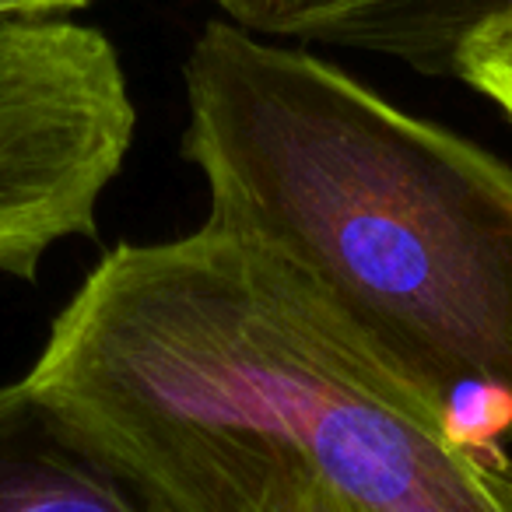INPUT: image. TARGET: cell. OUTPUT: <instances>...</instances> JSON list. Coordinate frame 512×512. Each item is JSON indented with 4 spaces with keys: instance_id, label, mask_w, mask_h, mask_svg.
Returning <instances> with one entry per match:
<instances>
[{
    "instance_id": "cell-1",
    "label": "cell",
    "mask_w": 512,
    "mask_h": 512,
    "mask_svg": "<svg viewBox=\"0 0 512 512\" xmlns=\"http://www.w3.org/2000/svg\"><path fill=\"white\" fill-rule=\"evenodd\" d=\"M22 379L158 512H512V453L456 439L292 264L211 221L109 249Z\"/></svg>"
},
{
    "instance_id": "cell-2",
    "label": "cell",
    "mask_w": 512,
    "mask_h": 512,
    "mask_svg": "<svg viewBox=\"0 0 512 512\" xmlns=\"http://www.w3.org/2000/svg\"><path fill=\"white\" fill-rule=\"evenodd\" d=\"M183 88L207 221L292 264L456 439L509 453L512 165L225 18Z\"/></svg>"
},
{
    "instance_id": "cell-3",
    "label": "cell",
    "mask_w": 512,
    "mask_h": 512,
    "mask_svg": "<svg viewBox=\"0 0 512 512\" xmlns=\"http://www.w3.org/2000/svg\"><path fill=\"white\" fill-rule=\"evenodd\" d=\"M134 127L106 32L71 18L0 25V278L36 281L50 249L95 235Z\"/></svg>"
},
{
    "instance_id": "cell-4",
    "label": "cell",
    "mask_w": 512,
    "mask_h": 512,
    "mask_svg": "<svg viewBox=\"0 0 512 512\" xmlns=\"http://www.w3.org/2000/svg\"><path fill=\"white\" fill-rule=\"evenodd\" d=\"M0 512H158L25 379L0 386Z\"/></svg>"
},
{
    "instance_id": "cell-5",
    "label": "cell",
    "mask_w": 512,
    "mask_h": 512,
    "mask_svg": "<svg viewBox=\"0 0 512 512\" xmlns=\"http://www.w3.org/2000/svg\"><path fill=\"white\" fill-rule=\"evenodd\" d=\"M512 22V0H372L320 36L323 46L365 50L453 78L456 50L474 32Z\"/></svg>"
},
{
    "instance_id": "cell-6",
    "label": "cell",
    "mask_w": 512,
    "mask_h": 512,
    "mask_svg": "<svg viewBox=\"0 0 512 512\" xmlns=\"http://www.w3.org/2000/svg\"><path fill=\"white\" fill-rule=\"evenodd\" d=\"M211 4L225 15V22L242 25L256 36L278 43H320L330 25L372 0H211Z\"/></svg>"
},
{
    "instance_id": "cell-7",
    "label": "cell",
    "mask_w": 512,
    "mask_h": 512,
    "mask_svg": "<svg viewBox=\"0 0 512 512\" xmlns=\"http://www.w3.org/2000/svg\"><path fill=\"white\" fill-rule=\"evenodd\" d=\"M453 78L470 85L474 92L488 95L512 120V22L474 32L456 50Z\"/></svg>"
},
{
    "instance_id": "cell-8",
    "label": "cell",
    "mask_w": 512,
    "mask_h": 512,
    "mask_svg": "<svg viewBox=\"0 0 512 512\" xmlns=\"http://www.w3.org/2000/svg\"><path fill=\"white\" fill-rule=\"evenodd\" d=\"M95 0H0V25L22 22H57L92 8Z\"/></svg>"
},
{
    "instance_id": "cell-9",
    "label": "cell",
    "mask_w": 512,
    "mask_h": 512,
    "mask_svg": "<svg viewBox=\"0 0 512 512\" xmlns=\"http://www.w3.org/2000/svg\"><path fill=\"white\" fill-rule=\"evenodd\" d=\"M288 512H358V509L341 505V502H302V505H295V509H288Z\"/></svg>"
}]
</instances>
